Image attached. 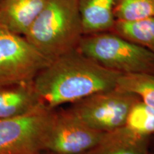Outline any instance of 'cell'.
I'll return each instance as SVG.
<instances>
[{"label": "cell", "mask_w": 154, "mask_h": 154, "mask_svg": "<svg viewBox=\"0 0 154 154\" xmlns=\"http://www.w3.org/2000/svg\"><path fill=\"white\" fill-rule=\"evenodd\" d=\"M76 50L121 74H154V54L113 32L84 35Z\"/></svg>", "instance_id": "3"}, {"label": "cell", "mask_w": 154, "mask_h": 154, "mask_svg": "<svg viewBox=\"0 0 154 154\" xmlns=\"http://www.w3.org/2000/svg\"><path fill=\"white\" fill-rule=\"evenodd\" d=\"M24 36L50 61L76 50L84 36L78 0H47Z\"/></svg>", "instance_id": "2"}, {"label": "cell", "mask_w": 154, "mask_h": 154, "mask_svg": "<svg viewBox=\"0 0 154 154\" xmlns=\"http://www.w3.org/2000/svg\"><path fill=\"white\" fill-rule=\"evenodd\" d=\"M154 54V17L134 21H116L112 31Z\"/></svg>", "instance_id": "12"}, {"label": "cell", "mask_w": 154, "mask_h": 154, "mask_svg": "<svg viewBox=\"0 0 154 154\" xmlns=\"http://www.w3.org/2000/svg\"><path fill=\"white\" fill-rule=\"evenodd\" d=\"M84 35L112 32L116 0H78Z\"/></svg>", "instance_id": "10"}, {"label": "cell", "mask_w": 154, "mask_h": 154, "mask_svg": "<svg viewBox=\"0 0 154 154\" xmlns=\"http://www.w3.org/2000/svg\"><path fill=\"white\" fill-rule=\"evenodd\" d=\"M54 110L44 103L24 115L0 119V154H41Z\"/></svg>", "instance_id": "4"}, {"label": "cell", "mask_w": 154, "mask_h": 154, "mask_svg": "<svg viewBox=\"0 0 154 154\" xmlns=\"http://www.w3.org/2000/svg\"><path fill=\"white\" fill-rule=\"evenodd\" d=\"M124 127L135 136L150 138L154 135V109L140 99L131 108Z\"/></svg>", "instance_id": "14"}, {"label": "cell", "mask_w": 154, "mask_h": 154, "mask_svg": "<svg viewBox=\"0 0 154 154\" xmlns=\"http://www.w3.org/2000/svg\"><path fill=\"white\" fill-rule=\"evenodd\" d=\"M113 12L116 20L123 22L154 17V0H116Z\"/></svg>", "instance_id": "15"}, {"label": "cell", "mask_w": 154, "mask_h": 154, "mask_svg": "<svg viewBox=\"0 0 154 154\" xmlns=\"http://www.w3.org/2000/svg\"><path fill=\"white\" fill-rule=\"evenodd\" d=\"M32 82L0 86V119L24 115L42 103Z\"/></svg>", "instance_id": "9"}, {"label": "cell", "mask_w": 154, "mask_h": 154, "mask_svg": "<svg viewBox=\"0 0 154 154\" xmlns=\"http://www.w3.org/2000/svg\"><path fill=\"white\" fill-rule=\"evenodd\" d=\"M149 138L135 136L123 126L108 133L101 144L85 154H151Z\"/></svg>", "instance_id": "11"}, {"label": "cell", "mask_w": 154, "mask_h": 154, "mask_svg": "<svg viewBox=\"0 0 154 154\" xmlns=\"http://www.w3.org/2000/svg\"><path fill=\"white\" fill-rule=\"evenodd\" d=\"M116 88L135 94L154 109V74H121L117 80Z\"/></svg>", "instance_id": "13"}, {"label": "cell", "mask_w": 154, "mask_h": 154, "mask_svg": "<svg viewBox=\"0 0 154 154\" xmlns=\"http://www.w3.org/2000/svg\"><path fill=\"white\" fill-rule=\"evenodd\" d=\"M139 98L114 88L79 101L70 110L94 130L110 133L124 126L131 108Z\"/></svg>", "instance_id": "5"}, {"label": "cell", "mask_w": 154, "mask_h": 154, "mask_svg": "<svg viewBox=\"0 0 154 154\" xmlns=\"http://www.w3.org/2000/svg\"><path fill=\"white\" fill-rule=\"evenodd\" d=\"M107 134L90 128L70 109L54 111L43 153L85 154L101 144Z\"/></svg>", "instance_id": "7"}, {"label": "cell", "mask_w": 154, "mask_h": 154, "mask_svg": "<svg viewBox=\"0 0 154 154\" xmlns=\"http://www.w3.org/2000/svg\"><path fill=\"white\" fill-rule=\"evenodd\" d=\"M121 74L102 66L76 49L51 61L32 82L40 101L54 109L113 89Z\"/></svg>", "instance_id": "1"}, {"label": "cell", "mask_w": 154, "mask_h": 154, "mask_svg": "<svg viewBox=\"0 0 154 154\" xmlns=\"http://www.w3.org/2000/svg\"><path fill=\"white\" fill-rule=\"evenodd\" d=\"M153 137L154 138V135L153 136ZM150 153H151V154H154V141H153V149H152L151 151H150Z\"/></svg>", "instance_id": "16"}, {"label": "cell", "mask_w": 154, "mask_h": 154, "mask_svg": "<svg viewBox=\"0 0 154 154\" xmlns=\"http://www.w3.org/2000/svg\"><path fill=\"white\" fill-rule=\"evenodd\" d=\"M41 154H50V153H42Z\"/></svg>", "instance_id": "17"}, {"label": "cell", "mask_w": 154, "mask_h": 154, "mask_svg": "<svg viewBox=\"0 0 154 154\" xmlns=\"http://www.w3.org/2000/svg\"><path fill=\"white\" fill-rule=\"evenodd\" d=\"M47 0H0V28L24 36Z\"/></svg>", "instance_id": "8"}, {"label": "cell", "mask_w": 154, "mask_h": 154, "mask_svg": "<svg viewBox=\"0 0 154 154\" xmlns=\"http://www.w3.org/2000/svg\"><path fill=\"white\" fill-rule=\"evenodd\" d=\"M50 62L24 36L0 28V86L32 82Z\"/></svg>", "instance_id": "6"}]
</instances>
